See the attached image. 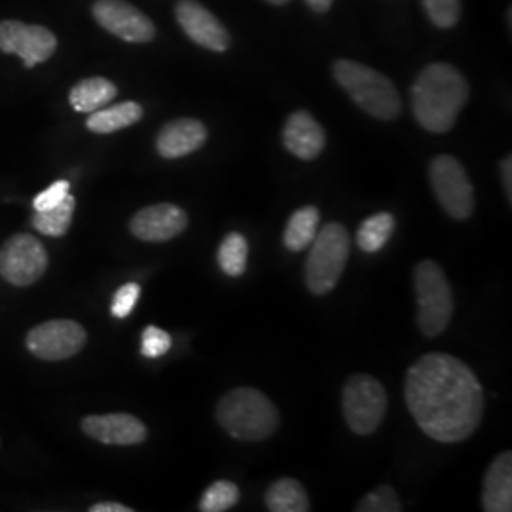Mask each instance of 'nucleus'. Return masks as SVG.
Segmentation results:
<instances>
[{
  "mask_svg": "<svg viewBox=\"0 0 512 512\" xmlns=\"http://www.w3.org/2000/svg\"><path fill=\"white\" fill-rule=\"evenodd\" d=\"M48 270V253L40 239L16 234L0 247V275L16 287L37 283Z\"/></svg>",
  "mask_w": 512,
  "mask_h": 512,
  "instance_id": "nucleus-9",
  "label": "nucleus"
},
{
  "mask_svg": "<svg viewBox=\"0 0 512 512\" xmlns=\"http://www.w3.org/2000/svg\"><path fill=\"white\" fill-rule=\"evenodd\" d=\"M207 128L196 118H179L160 129L156 137V150L165 160L188 156L205 145Z\"/></svg>",
  "mask_w": 512,
  "mask_h": 512,
  "instance_id": "nucleus-17",
  "label": "nucleus"
},
{
  "mask_svg": "<svg viewBox=\"0 0 512 512\" xmlns=\"http://www.w3.org/2000/svg\"><path fill=\"white\" fill-rule=\"evenodd\" d=\"M306 260V285L317 296L329 294L340 281L348 266L351 238L348 228L338 222H329L311 241Z\"/></svg>",
  "mask_w": 512,
  "mask_h": 512,
  "instance_id": "nucleus-5",
  "label": "nucleus"
},
{
  "mask_svg": "<svg viewBox=\"0 0 512 512\" xmlns=\"http://www.w3.org/2000/svg\"><path fill=\"white\" fill-rule=\"evenodd\" d=\"M82 431L101 444L133 446L147 440V425L131 414L88 416L80 423Z\"/></svg>",
  "mask_w": 512,
  "mask_h": 512,
  "instance_id": "nucleus-15",
  "label": "nucleus"
},
{
  "mask_svg": "<svg viewBox=\"0 0 512 512\" xmlns=\"http://www.w3.org/2000/svg\"><path fill=\"white\" fill-rule=\"evenodd\" d=\"M74 207H76V200L69 194L63 202L55 205L52 209L38 211L33 217L35 230L44 236H52V238L65 236L73 224Z\"/></svg>",
  "mask_w": 512,
  "mask_h": 512,
  "instance_id": "nucleus-23",
  "label": "nucleus"
},
{
  "mask_svg": "<svg viewBox=\"0 0 512 512\" xmlns=\"http://www.w3.org/2000/svg\"><path fill=\"white\" fill-rule=\"evenodd\" d=\"M357 512H401L403 505L399 501V497L395 494V490L391 486H380L376 490H372L370 494H366L359 505L355 507Z\"/></svg>",
  "mask_w": 512,
  "mask_h": 512,
  "instance_id": "nucleus-27",
  "label": "nucleus"
},
{
  "mask_svg": "<svg viewBox=\"0 0 512 512\" xmlns=\"http://www.w3.org/2000/svg\"><path fill=\"white\" fill-rule=\"evenodd\" d=\"M501 179H503V188H505V194L509 198V202L512 200V160L511 156L505 158L501 162Z\"/></svg>",
  "mask_w": 512,
  "mask_h": 512,
  "instance_id": "nucleus-32",
  "label": "nucleus"
},
{
  "mask_svg": "<svg viewBox=\"0 0 512 512\" xmlns=\"http://www.w3.org/2000/svg\"><path fill=\"white\" fill-rule=\"evenodd\" d=\"M283 145L296 158L310 162L325 150L327 135L308 110H296L285 122Z\"/></svg>",
  "mask_w": 512,
  "mask_h": 512,
  "instance_id": "nucleus-16",
  "label": "nucleus"
},
{
  "mask_svg": "<svg viewBox=\"0 0 512 512\" xmlns=\"http://www.w3.org/2000/svg\"><path fill=\"white\" fill-rule=\"evenodd\" d=\"M175 16L188 38L198 46L211 52H226L230 46V35L220 19L209 12L198 0H179Z\"/></svg>",
  "mask_w": 512,
  "mask_h": 512,
  "instance_id": "nucleus-14",
  "label": "nucleus"
},
{
  "mask_svg": "<svg viewBox=\"0 0 512 512\" xmlns=\"http://www.w3.org/2000/svg\"><path fill=\"white\" fill-rule=\"evenodd\" d=\"M410 97L421 128L431 133H446L454 128L459 112L469 99V84L456 67L431 63L416 78Z\"/></svg>",
  "mask_w": 512,
  "mask_h": 512,
  "instance_id": "nucleus-2",
  "label": "nucleus"
},
{
  "mask_svg": "<svg viewBox=\"0 0 512 512\" xmlns=\"http://www.w3.org/2000/svg\"><path fill=\"white\" fill-rule=\"evenodd\" d=\"M418 300V327L429 338L448 329L454 315V293L450 281L435 260H421L414 270Z\"/></svg>",
  "mask_w": 512,
  "mask_h": 512,
  "instance_id": "nucleus-6",
  "label": "nucleus"
},
{
  "mask_svg": "<svg viewBox=\"0 0 512 512\" xmlns=\"http://www.w3.org/2000/svg\"><path fill=\"white\" fill-rule=\"evenodd\" d=\"M188 226V215L175 203H156L137 211L131 222L129 232L147 243H164L181 236Z\"/></svg>",
  "mask_w": 512,
  "mask_h": 512,
  "instance_id": "nucleus-13",
  "label": "nucleus"
},
{
  "mask_svg": "<svg viewBox=\"0 0 512 512\" xmlns=\"http://www.w3.org/2000/svg\"><path fill=\"white\" fill-rule=\"evenodd\" d=\"M239 501V488L230 480L213 482L200 499V511L224 512L236 507Z\"/></svg>",
  "mask_w": 512,
  "mask_h": 512,
  "instance_id": "nucleus-26",
  "label": "nucleus"
},
{
  "mask_svg": "<svg viewBox=\"0 0 512 512\" xmlns=\"http://www.w3.org/2000/svg\"><path fill=\"white\" fill-rule=\"evenodd\" d=\"M429 179L440 207L456 220H467L475 213L473 183L454 156L440 154L429 165Z\"/></svg>",
  "mask_w": 512,
  "mask_h": 512,
  "instance_id": "nucleus-8",
  "label": "nucleus"
},
{
  "mask_svg": "<svg viewBox=\"0 0 512 512\" xmlns=\"http://www.w3.org/2000/svg\"><path fill=\"white\" fill-rule=\"evenodd\" d=\"M95 21L131 44H147L156 37V27L147 14L129 4L128 0H95L92 8Z\"/></svg>",
  "mask_w": 512,
  "mask_h": 512,
  "instance_id": "nucleus-12",
  "label": "nucleus"
},
{
  "mask_svg": "<svg viewBox=\"0 0 512 512\" xmlns=\"http://www.w3.org/2000/svg\"><path fill=\"white\" fill-rule=\"evenodd\" d=\"M482 509L486 512L512 511V454L503 452L494 459L484 476Z\"/></svg>",
  "mask_w": 512,
  "mask_h": 512,
  "instance_id": "nucleus-18",
  "label": "nucleus"
},
{
  "mask_svg": "<svg viewBox=\"0 0 512 512\" xmlns=\"http://www.w3.org/2000/svg\"><path fill=\"white\" fill-rule=\"evenodd\" d=\"M404 399L421 431L444 444L475 435L484 416L475 372L448 353H427L408 368Z\"/></svg>",
  "mask_w": 512,
  "mask_h": 512,
  "instance_id": "nucleus-1",
  "label": "nucleus"
},
{
  "mask_svg": "<svg viewBox=\"0 0 512 512\" xmlns=\"http://www.w3.org/2000/svg\"><path fill=\"white\" fill-rule=\"evenodd\" d=\"M143 118V107L135 101H126V103H118L112 107H103V109L95 110L90 114L86 126L93 133L99 135H109L114 131L129 128L133 124H137Z\"/></svg>",
  "mask_w": 512,
  "mask_h": 512,
  "instance_id": "nucleus-20",
  "label": "nucleus"
},
{
  "mask_svg": "<svg viewBox=\"0 0 512 512\" xmlns=\"http://www.w3.org/2000/svg\"><path fill=\"white\" fill-rule=\"evenodd\" d=\"M306 2H308V6H310L313 12L325 14V12H329L330 6H332L334 0H306Z\"/></svg>",
  "mask_w": 512,
  "mask_h": 512,
  "instance_id": "nucleus-34",
  "label": "nucleus"
},
{
  "mask_svg": "<svg viewBox=\"0 0 512 512\" xmlns=\"http://www.w3.org/2000/svg\"><path fill=\"white\" fill-rule=\"evenodd\" d=\"M270 4H275V6H285V4H289L291 0H268Z\"/></svg>",
  "mask_w": 512,
  "mask_h": 512,
  "instance_id": "nucleus-35",
  "label": "nucleus"
},
{
  "mask_svg": "<svg viewBox=\"0 0 512 512\" xmlns=\"http://www.w3.org/2000/svg\"><path fill=\"white\" fill-rule=\"evenodd\" d=\"M139 296H141V287L137 283L122 285L114 294V298H112V306H110L112 315L116 319H126L129 313L133 311V308H135Z\"/></svg>",
  "mask_w": 512,
  "mask_h": 512,
  "instance_id": "nucleus-30",
  "label": "nucleus"
},
{
  "mask_svg": "<svg viewBox=\"0 0 512 512\" xmlns=\"http://www.w3.org/2000/svg\"><path fill=\"white\" fill-rule=\"evenodd\" d=\"M118 95V88L103 76L84 78L74 86L69 93V103L76 112H88L107 107L110 101Z\"/></svg>",
  "mask_w": 512,
  "mask_h": 512,
  "instance_id": "nucleus-19",
  "label": "nucleus"
},
{
  "mask_svg": "<svg viewBox=\"0 0 512 512\" xmlns=\"http://www.w3.org/2000/svg\"><path fill=\"white\" fill-rule=\"evenodd\" d=\"M69 188H71V184L67 183V181H57L50 188H46L44 192H40L37 198H35V202H33L35 211L37 213L38 211H48V209H52L55 205H59L71 194Z\"/></svg>",
  "mask_w": 512,
  "mask_h": 512,
  "instance_id": "nucleus-31",
  "label": "nucleus"
},
{
  "mask_svg": "<svg viewBox=\"0 0 512 512\" xmlns=\"http://www.w3.org/2000/svg\"><path fill=\"white\" fill-rule=\"evenodd\" d=\"M266 507L272 512H308L310 497L304 486L294 478H279L266 490Z\"/></svg>",
  "mask_w": 512,
  "mask_h": 512,
  "instance_id": "nucleus-21",
  "label": "nucleus"
},
{
  "mask_svg": "<svg viewBox=\"0 0 512 512\" xmlns=\"http://www.w3.org/2000/svg\"><path fill=\"white\" fill-rule=\"evenodd\" d=\"M217 420L232 439L260 442L279 427V412L258 389L236 387L217 404Z\"/></svg>",
  "mask_w": 512,
  "mask_h": 512,
  "instance_id": "nucleus-3",
  "label": "nucleus"
},
{
  "mask_svg": "<svg viewBox=\"0 0 512 512\" xmlns=\"http://www.w3.org/2000/svg\"><path fill=\"white\" fill-rule=\"evenodd\" d=\"M171 344H173L171 336L165 330L150 325L143 330V336H141V353L145 357L156 359V357L165 355L171 349Z\"/></svg>",
  "mask_w": 512,
  "mask_h": 512,
  "instance_id": "nucleus-29",
  "label": "nucleus"
},
{
  "mask_svg": "<svg viewBox=\"0 0 512 512\" xmlns=\"http://www.w3.org/2000/svg\"><path fill=\"white\" fill-rule=\"evenodd\" d=\"M55 50L57 38L50 29L16 19L0 21V52L19 55L27 69L48 61Z\"/></svg>",
  "mask_w": 512,
  "mask_h": 512,
  "instance_id": "nucleus-11",
  "label": "nucleus"
},
{
  "mask_svg": "<svg viewBox=\"0 0 512 512\" xmlns=\"http://www.w3.org/2000/svg\"><path fill=\"white\" fill-rule=\"evenodd\" d=\"M395 232V217L391 213H376L361 224L357 232V245L365 253H378Z\"/></svg>",
  "mask_w": 512,
  "mask_h": 512,
  "instance_id": "nucleus-24",
  "label": "nucleus"
},
{
  "mask_svg": "<svg viewBox=\"0 0 512 512\" xmlns=\"http://www.w3.org/2000/svg\"><path fill=\"white\" fill-rule=\"evenodd\" d=\"M342 408L355 435H372L384 421L387 410L384 385L368 374L351 376L342 391Z\"/></svg>",
  "mask_w": 512,
  "mask_h": 512,
  "instance_id": "nucleus-7",
  "label": "nucleus"
},
{
  "mask_svg": "<svg viewBox=\"0 0 512 512\" xmlns=\"http://www.w3.org/2000/svg\"><path fill=\"white\" fill-rule=\"evenodd\" d=\"M421 4L429 19L440 29L454 27L461 16V0H421Z\"/></svg>",
  "mask_w": 512,
  "mask_h": 512,
  "instance_id": "nucleus-28",
  "label": "nucleus"
},
{
  "mask_svg": "<svg viewBox=\"0 0 512 512\" xmlns=\"http://www.w3.org/2000/svg\"><path fill=\"white\" fill-rule=\"evenodd\" d=\"M249 243L239 232H230L220 243L217 262L220 270L230 277H239L247 270Z\"/></svg>",
  "mask_w": 512,
  "mask_h": 512,
  "instance_id": "nucleus-25",
  "label": "nucleus"
},
{
  "mask_svg": "<svg viewBox=\"0 0 512 512\" xmlns=\"http://www.w3.org/2000/svg\"><path fill=\"white\" fill-rule=\"evenodd\" d=\"M319 222H321V213L313 205H306L294 211L283 234L285 247L294 253L308 249L319 232Z\"/></svg>",
  "mask_w": 512,
  "mask_h": 512,
  "instance_id": "nucleus-22",
  "label": "nucleus"
},
{
  "mask_svg": "<svg viewBox=\"0 0 512 512\" xmlns=\"http://www.w3.org/2000/svg\"><path fill=\"white\" fill-rule=\"evenodd\" d=\"M133 509H129L126 505H122V503H112V501H107V503H95L90 507V512H131Z\"/></svg>",
  "mask_w": 512,
  "mask_h": 512,
  "instance_id": "nucleus-33",
  "label": "nucleus"
},
{
  "mask_svg": "<svg viewBox=\"0 0 512 512\" xmlns=\"http://www.w3.org/2000/svg\"><path fill=\"white\" fill-rule=\"evenodd\" d=\"M332 74L366 114L384 122H391L401 114V97L385 74L351 59H338L332 67Z\"/></svg>",
  "mask_w": 512,
  "mask_h": 512,
  "instance_id": "nucleus-4",
  "label": "nucleus"
},
{
  "mask_svg": "<svg viewBox=\"0 0 512 512\" xmlns=\"http://www.w3.org/2000/svg\"><path fill=\"white\" fill-rule=\"evenodd\" d=\"M86 329L71 319H54L40 323L27 332V349L42 361H65L86 346Z\"/></svg>",
  "mask_w": 512,
  "mask_h": 512,
  "instance_id": "nucleus-10",
  "label": "nucleus"
}]
</instances>
